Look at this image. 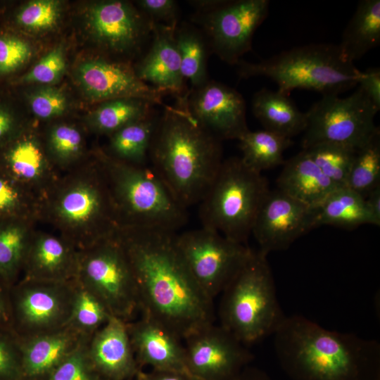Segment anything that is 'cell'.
Masks as SVG:
<instances>
[{"label": "cell", "mask_w": 380, "mask_h": 380, "mask_svg": "<svg viewBox=\"0 0 380 380\" xmlns=\"http://www.w3.org/2000/svg\"><path fill=\"white\" fill-rule=\"evenodd\" d=\"M153 103L139 98H120L103 101L91 114V122L99 132L113 133L153 113Z\"/></svg>", "instance_id": "f546056e"}, {"label": "cell", "mask_w": 380, "mask_h": 380, "mask_svg": "<svg viewBox=\"0 0 380 380\" xmlns=\"http://www.w3.org/2000/svg\"><path fill=\"white\" fill-rule=\"evenodd\" d=\"M317 223L352 229L374 222L365 198L348 187L337 188L317 206Z\"/></svg>", "instance_id": "484cf974"}, {"label": "cell", "mask_w": 380, "mask_h": 380, "mask_svg": "<svg viewBox=\"0 0 380 380\" xmlns=\"http://www.w3.org/2000/svg\"><path fill=\"white\" fill-rule=\"evenodd\" d=\"M89 27L104 49L123 53L151 37L153 22L139 9L121 1H101L89 9Z\"/></svg>", "instance_id": "2e32d148"}, {"label": "cell", "mask_w": 380, "mask_h": 380, "mask_svg": "<svg viewBox=\"0 0 380 380\" xmlns=\"http://www.w3.org/2000/svg\"><path fill=\"white\" fill-rule=\"evenodd\" d=\"M68 327L83 337L90 338L113 316L104 303L77 280Z\"/></svg>", "instance_id": "1f68e13d"}, {"label": "cell", "mask_w": 380, "mask_h": 380, "mask_svg": "<svg viewBox=\"0 0 380 380\" xmlns=\"http://www.w3.org/2000/svg\"><path fill=\"white\" fill-rule=\"evenodd\" d=\"M379 186H380L379 130L356 151L346 187L365 198Z\"/></svg>", "instance_id": "4dcf8cb0"}, {"label": "cell", "mask_w": 380, "mask_h": 380, "mask_svg": "<svg viewBox=\"0 0 380 380\" xmlns=\"http://www.w3.org/2000/svg\"><path fill=\"white\" fill-rule=\"evenodd\" d=\"M175 240L192 277L213 300L222 292L252 250L248 245L234 241L202 226L177 232Z\"/></svg>", "instance_id": "30bf717a"}, {"label": "cell", "mask_w": 380, "mask_h": 380, "mask_svg": "<svg viewBox=\"0 0 380 380\" xmlns=\"http://www.w3.org/2000/svg\"><path fill=\"white\" fill-rule=\"evenodd\" d=\"M357 86L380 110V69L379 68H369L364 71H360Z\"/></svg>", "instance_id": "f6af8a7d"}, {"label": "cell", "mask_w": 380, "mask_h": 380, "mask_svg": "<svg viewBox=\"0 0 380 380\" xmlns=\"http://www.w3.org/2000/svg\"><path fill=\"white\" fill-rule=\"evenodd\" d=\"M186 362L199 380H232L253 360V354L231 332L214 323L184 339Z\"/></svg>", "instance_id": "4fadbf2b"}, {"label": "cell", "mask_w": 380, "mask_h": 380, "mask_svg": "<svg viewBox=\"0 0 380 380\" xmlns=\"http://www.w3.org/2000/svg\"><path fill=\"white\" fill-rule=\"evenodd\" d=\"M177 232L127 228L118 237L131 265L139 310L182 339L213 324V300L198 286L176 244Z\"/></svg>", "instance_id": "6da1fadb"}, {"label": "cell", "mask_w": 380, "mask_h": 380, "mask_svg": "<svg viewBox=\"0 0 380 380\" xmlns=\"http://www.w3.org/2000/svg\"><path fill=\"white\" fill-rule=\"evenodd\" d=\"M175 41L184 80L190 82L191 89L203 86L209 80L207 67L210 52L203 33L193 25L183 23L176 28Z\"/></svg>", "instance_id": "4316f807"}, {"label": "cell", "mask_w": 380, "mask_h": 380, "mask_svg": "<svg viewBox=\"0 0 380 380\" xmlns=\"http://www.w3.org/2000/svg\"><path fill=\"white\" fill-rule=\"evenodd\" d=\"M78 258L58 239L42 236L27 247L24 258L27 265L26 279L51 281L74 280L77 274Z\"/></svg>", "instance_id": "603a6c76"}, {"label": "cell", "mask_w": 380, "mask_h": 380, "mask_svg": "<svg viewBox=\"0 0 380 380\" xmlns=\"http://www.w3.org/2000/svg\"><path fill=\"white\" fill-rule=\"evenodd\" d=\"M268 0H225L215 9L196 13L193 21L199 25L210 52L229 65H236L252 48L255 30L266 19Z\"/></svg>", "instance_id": "7c38bea8"}, {"label": "cell", "mask_w": 380, "mask_h": 380, "mask_svg": "<svg viewBox=\"0 0 380 380\" xmlns=\"http://www.w3.org/2000/svg\"><path fill=\"white\" fill-rule=\"evenodd\" d=\"M108 172L118 209L129 221L128 228L177 232L186 224L187 209L150 165L113 161Z\"/></svg>", "instance_id": "52a82bcc"}, {"label": "cell", "mask_w": 380, "mask_h": 380, "mask_svg": "<svg viewBox=\"0 0 380 380\" xmlns=\"http://www.w3.org/2000/svg\"><path fill=\"white\" fill-rule=\"evenodd\" d=\"M380 44V1L361 0L338 44L350 61L360 59Z\"/></svg>", "instance_id": "d4e9b609"}, {"label": "cell", "mask_w": 380, "mask_h": 380, "mask_svg": "<svg viewBox=\"0 0 380 380\" xmlns=\"http://www.w3.org/2000/svg\"><path fill=\"white\" fill-rule=\"evenodd\" d=\"M84 338L79 346L51 373L47 380H101L87 354Z\"/></svg>", "instance_id": "74e56055"}, {"label": "cell", "mask_w": 380, "mask_h": 380, "mask_svg": "<svg viewBox=\"0 0 380 380\" xmlns=\"http://www.w3.org/2000/svg\"><path fill=\"white\" fill-rule=\"evenodd\" d=\"M303 150L337 187H346L357 149L339 144L321 143Z\"/></svg>", "instance_id": "d6a6232c"}, {"label": "cell", "mask_w": 380, "mask_h": 380, "mask_svg": "<svg viewBox=\"0 0 380 380\" xmlns=\"http://www.w3.org/2000/svg\"><path fill=\"white\" fill-rule=\"evenodd\" d=\"M77 78L82 90L93 101H106L120 98H139L155 105L163 102L165 94L141 81L128 64L91 59L81 63Z\"/></svg>", "instance_id": "e0dca14e"}, {"label": "cell", "mask_w": 380, "mask_h": 380, "mask_svg": "<svg viewBox=\"0 0 380 380\" xmlns=\"http://www.w3.org/2000/svg\"><path fill=\"white\" fill-rule=\"evenodd\" d=\"M7 327H0V380H21L20 338Z\"/></svg>", "instance_id": "f35d334b"}, {"label": "cell", "mask_w": 380, "mask_h": 380, "mask_svg": "<svg viewBox=\"0 0 380 380\" xmlns=\"http://www.w3.org/2000/svg\"><path fill=\"white\" fill-rule=\"evenodd\" d=\"M225 0H191L189 4L197 11L196 13H206L221 6Z\"/></svg>", "instance_id": "816d5d0a"}, {"label": "cell", "mask_w": 380, "mask_h": 380, "mask_svg": "<svg viewBox=\"0 0 380 380\" xmlns=\"http://www.w3.org/2000/svg\"><path fill=\"white\" fill-rule=\"evenodd\" d=\"M127 327L139 369L148 365L152 369L191 374L186 366L182 339L170 329L145 315L127 322Z\"/></svg>", "instance_id": "ac0fdd59"}, {"label": "cell", "mask_w": 380, "mask_h": 380, "mask_svg": "<svg viewBox=\"0 0 380 380\" xmlns=\"http://www.w3.org/2000/svg\"><path fill=\"white\" fill-rule=\"evenodd\" d=\"M132 380V379H131Z\"/></svg>", "instance_id": "11a10c76"}, {"label": "cell", "mask_w": 380, "mask_h": 380, "mask_svg": "<svg viewBox=\"0 0 380 380\" xmlns=\"http://www.w3.org/2000/svg\"><path fill=\"white\" fill-rule=\"evenodd\" d=\"M267 256L252 249L221 293L220 324L247 347L273 335L286 317Z\"/></svg>", "instance_id": "5b68a950"}, {"label": "cell", "mask_w": 380, "mask_h": 380, "mask_svg": "<svg viewBox=\"0 0 380 380\" xmlns=\"http://www.w3.org/2000/svg\"><path fill=\"white\" fill-rule=\"evenodd\" d=\"M186 102L196 121L220 141L238 140L249 130L243 96L224 84L208 80L190 89Z\"/></svg>", "instance_id": "9a60e30c"}, {"label": "cell", "mask_w": 380, "mask_h": 380, "mask_svg": "<svg viewBox=\"0 0 380 380\" xmlns=\"http://www.w3.org/2000/svg\"><path fill=\"white\" fill-rule=\"evenodd\" d=\"M18 195L6 180L0 178V213L12 209L17 203Z\"/></svg>", "instance_id": "bcb514c9"}, {"label": "cell", "mask_w": 380, "mask_h": 380, "mask_svg": "<svg viewBox=\"0 0 380 380\" xmlns=\"http://www.w3.org/2000/svg\"><path fill=\"white\" fill-rule=\"evenodd\" d=\"M27 247L25 232L20 227L0 228V277L6 282L11 281L23 263Z\"/></svg>", "instance_id": "e575fe53"}, {"label": "cell", "mask_w": 380, "mask_h": 380, "mask_svg": "<svg viewBox=\"0 0 380 380\" xmlns=\"http://www.w3.org/2000/svg\"><path fill=\"white\" fill-rule=\"evenodd\" d=\"M65 69L62 46H59L43 57L32 69L25 75L22 82L50 84L58 80Z\"/></svg>", "instance_id": "ab89813d"}, {"label": "cell", "mask_w": 380, "mask_h": 380, "mask_svg": "<svg viewBox=\"0 0 380 380\" xmlns=\"http://www.w3.org/2000/svg\"><path fill=\"white\" fill-rule=\"evenodd\" d=\"M241 79L266 77L289 95L301 89L322 96L338 95L357 87L360 70L343 54L338 44H312L281 52L258 63L241 59L236 64Z\"/></svg>", "instance_id": "277c9868"}, {"label": "cell", "mask_w": 380, "mask_h": 380, "mask_svg": "<svg viewBox=\"0 0 380 380\" xmlns=\"http://www.w3.org/2000/svg\"><path fill=\"white\" fill-rule=\"evenodd\" d=\"M135 380H144V372L139 369L134 376Z\"/></svg>", "instance_id": "db71d44e"}, {"label": "cell", "mask_w": 380, "mask_h": 380, "mask_svg": "<svg viewBox=\"0 0 380 380\" xmlns=\"http://www.w3.org/2000/svg\"><path fill=\"white\" fill-rule=\"evenodd\" d=\"M379 110L359 87L344 98L322 96L305 113L303 149L321 143L358 149L379 130L374 124Z\"/></svg>", "instance_id": "ba28073f"}, {"label": "cell", "mask_w": 380, "mask_h": 380, "mask_svg": "<svg viewBox=\"0 0 380 380\" xmlns=\"http://www.w3.org/2000/svg\"><path fill=\"white\" fill-rule=\"evenodd\" d=\"M277 184L278 190L313 207L338 188L304 150L285 160Z\"/></svg>", "instance_id": "7402d4cb"}, {"label": "cell", "mask_w": 380, "mask_h": 380, "mask_svg": "<svg viewBox=\"0 0 380 380\" xmlns=\"http://www.w3.org/2000/svg\"><path fill=\"white\" fill-rule=\"evenodd\" d=\"M242 153L241 159L251 169L261 172L279 165H283L284 152L293 142L272 132L263 129L248 130L239 139Z\"/></svg>", "instance_id": "83f0119b"}, {"label": "cell", "mask_w": 380, "mask_h": 380, "mask_svg": "<svg viewBox=\"0 0 380 380\" xmlns=\"http://www.w3.org/2000/svg\"><path fill=\"white\" fill-rule=\"evenodd\" d=\"M319 227L317 207L277 189L270 191L255 219L251 234L265 255L287 249L296 239Z\"/></svg>", "instance_id": "5bb4252c"}, {"label": "cell", "mask_w": 380, "mask_h": 380, "mask_svg": "<svg viewBox=\"0 0 380 380\" xmlns=\"http://www.w3.org/2000/svg\"><path fill=\"white\" fill-rule=\"evenodd\" d=\"M89 360L101 380H131L139 368L127 322L112 316L87 342Z\"/></svg>", "instance_id": "ffe728a7"}, {"label": "cell", "mask_w": 380, "mask_h": 380, "mask_svg": "<svg viewBox=\"0 0 380 380\" xmlns=\"http://www.w3.org/2000/svg\"><path fill=\"white\" fill-rule=\"evenodd\" d=\"M270 189L266 178L240 157L223 160L199 202L201 226L247 244L258 212Z\"/></svg>", "instance_id": "8992f818"}, {"label": "cell", "mask_w": 380, "mask_h": 380, "mask_svg": "<svg viewBox=\"0 0 380 380\" xmlns=\"http://www.w3.org/2000/svg\"><path fill=\"white\" fill-rule=\"evenodd\" d=\"M367 210L372 217L374 225H380V186L373 189L365 198Z\"/></svg>", "instance_id": "c3c4849f"}, {"label": "cell", "mask_w": 380, "mask_h": 380, "mask_svg": "<svg viewBox=\"0 0 380 380\" xmlns=\"http://www.w3.org/2000/svg\"><path fill=\"white\" fill-rule=\"evenodd\" d=\"M75 279L99 298L114 317L128 322L139 310L134 275L118 237L106 238L80 255Z\"/></svg>", "instance_id": "9c48e42d"}, {"label": "cell", "mask_w": 380, "mask_h": 380, "mask_svg": "<svg viewBox=\"0 0 380 380\" xmlns=\"http://www.w3.org/2000/svg\"><path fill=\"white\" fill-rule=\"evenodd\" d=\"M188 94L164 107L148 154L150 166L186 209L199 203L223 161L221 141L189 112Z\"/></svg>", "instance_id": "3957f363"}, {"label": "cell", "mask_w": 380, "mask_h": 380, "mask_svg": "<svg viewBox=\"0 0 380 380\" xmlns=\"http://www.w3.org/2000/svg\"><path fill=\"white\" fill-rule=\"evenodd\" d=\"M139 10L151 21L165 25H177L178 4L174 0H140Z\"/></svg>", "instance_id": "ee69618b"}, {"label": "cell", "mask_w": 380, "mask_h": 380, "mask_svg": "<svg viewBox=\"0 0 380 380\" xmlns=\"http://www.w3.org/2000/svg\"><path fill=\"white\" fill-rule=\"evenodd\" d=\"M158 117L154 113L132 122L112 134L110 148L125 163L146 165Z\"/></svg>", "instance_id": "f1b7e54d"}, {"label": "cell", "mask_w": 380, "mask_h": 380, "mask_svg": "<svg viewBox=\"0 0 380 380\" xmlns=\"http://www.w3.org/2000/svg\"><path fill=\"white\" fill-rule=\"evenodd\" d=\"M11 297L0 283V327L11 328Z\"/></svg>", "instance_id": "681fc988"}, {"label": "cell", "mask_w": 380, "mask_h": 380, "mask_svg": "<svg viewBox=\"0 0 380 380\" xmlns=\"http://www.w3.org/2000/svg\"><path fill=\"white\" fill-rule=\"evenodd\" d=\"M232 380H272L270 376L262 369L248 365Z\"/></svg>", "instance_id": "f907efd6"}, {"label": "cell", "mask_w": 380, "mask_h": 380, "mask_svg": "<svg viewBox=\"0 0 380 380\" xmlns=\"http://www.w3.org/2000/svg\"><path fill=\"white\" fill-rule=\"evenodd\" d=\"M32 112L41 118H50L61 115L67 108V99L58 89L52 87L39 89L30 98Z\"/></svg>", "instance_id": "60d3db41"}, {"label": "cell", "mask_w": 380, "mask_h": 380, "mask_svg": "<svg viewBox=\"0 0 380 380\" xmlns=\"http://www.w3.org/2000/svg\"><path fill=\"white\" fill-rule=\"evenodd\" d=\"M61 15L60 2L53 0L32 1L18 13L17 20L26 29L41 31L55 26Z\"/></svg>", "instance_id": "8d00e7d4"}, {"label": "cell", "mask_w": 380, "mask_h": 380, "mask_svg": "<svg viewBox=\"0 0 380 380\" xmlns=\"http://www.w3.org/2000/svg\"><path fill=\"white\" fill-rule=\"evenodd\" d=\"M84 338L66 327L52 332L20 338L21 380H47Z\"/></svg>", "instance_id": "44dd1931"}, {"label": "cell", "mask_w": 380, "mask_h": 380, "mask_svg": "<svg viewBox=\"0 0 380 380\" xmlns=\"http://www.w3.org/2000/svg\"><path fill=\"white\" fill-rule=\"evenodd\" d=\"M144 380H199L191 374L167 370L152 369L144 372Z\"/></svg>", "instance_id": "7dc6e473"}, {"label": "cell", "mask_w": 380, "mask_h": 380, "mask_svg": "<svg viewBox=\"0 0 380 380\" xmlns=\"http://www.w3.org/2000/svg\"><path fill=\"white\" fill-rule=\"evenodd\" d=\"M252 111L264 129L286 138L304 132L305 113L301 112L289 95L263 88L252 99Z\"/></svg>", "instance_id": "cb8c5ba5"}, {"label": "cell", "mask_w": 380, "mask_h": 380, "mask_svg": "<svg viewBox=\"0 0 380 380\" xmlns=\"http://www.w3.org/2000/svg\"><path fill=\"white\" fill-rule=\"evenodd\" d=\"M32 54L30 45L12 37H0V73L14 71L25 63Z\"/></svg>", "instance_id": "b9f144b4"}, {"label": "cell", "mask_w": 380, "mask_h": 380, "mask_svg": "<svg viewBox=\"0 0 380 380\" xmlns=\"http://www.w3.org/2000/svg\"><path fill=\"white\" fill-rule=\"evenodd\" d=\"M105 202L99 189L80 184L68 191L58 205L60 216L71 224H82L101 215Z\"/></svg>", "instance_id": "836d02e7"}, {"label": "cell", "mask_w": 380, "mask_h": 380, "mask_svg": "<svg viewBox=\"0 0 380 380\" xmlns=\"http://www.w3.org/2000/svg\"><path fill=\"white\" fill-rule=\"evenodd\" d=\"M50 144L53 152L60 158H68L78 153L82 137L78 130L68 125H58L50 134Z\"/></svg>", "instance_id": "7bdbcfd3"}, {"label": "cell", "mask_w": 380, "mask_h": 380, "mask_svg": "<svg viewBox=\"0 0 380 380\" xmlns=\"http://www.w3.org/2000/svg\"><path fill=\"white\" fill-rule=\"evenodd\" d=\"M8 163L13 173L17 177L24 179H33L42 172L43 155L34 141L23 140L11 151Z\"/></svg>", "instance_id": "d590c367"}, {"label": "cell", "mask_w": 380, "mask_h": 380, "mask_svg": "<svg viewBox=\"0 0 380 380\" xmlns=\"http://www.w3.org/2000/svg\"><path fill=\"white\" fill-rule=\"evenodd\" d=\"M177 25L153 23L151 45L135 72L144 82L163 94L177 99L186 95V85L176 45Z\"/></svg>", "instance_id": "d6986e66"}, {"label": "cell", "mask_w": 380, "mask_h": 380, "mask_svg": "<svg viewBox=\"0 0 380 380\" xmlns=\"http://www.w3.org/2000/svg\"><path fill=\"white\" fill-rule=\"evenodd\" d=\"M75 286V279L51 281L25 279L12 291L11 329L20 338H25L68 327Z\"/></svg>", "instance_id": "8fae6325"}, {"label": "cell", "mask_w": 380, "mask_h": 380, "mask_svg": "<svg viewBox=\"0 0 380 380\" xmlns=\"http://www.w3.org/2000/svg\"><path fill=\"white\" fill-rule=\"evenodd\" d=\"M12 125V115L5 108L0 107V139L10 131Z\"/></svg>", "instance_id": "f5cc1de1"}, {"label": "cell", "mask_w": 380, "mask_h": 380, "mask_svg": "<svg viewBox=\"0 0 380 380\" xmlns=\"http://www.w3.org/2000/svg\"><path fill=\"white\" fill-rule=\"evenodd\" d=\"M278 362L291 380H380V344L286 316L273 334Z\"/></svg>", "instance_id": "7a4b0ae2"}]
</instances>
